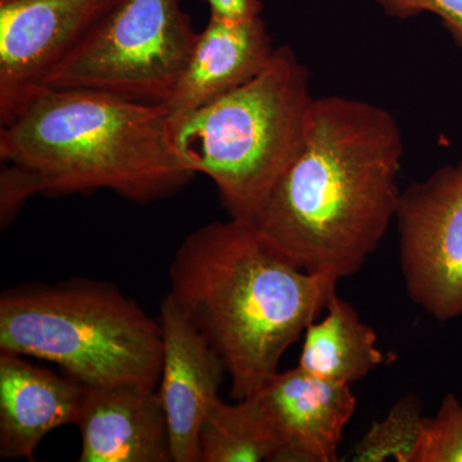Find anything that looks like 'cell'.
Segmentation results:
<instances>
[{
    "instance_id": "cell-1",
    "label": "cell",
    "mask_w": 462,
    "mask_h": 462,
    "mask_svg": "<svg viewBox=\"0 0 462 462\" xmlns=\"http://www.w3.org/2000/svg\"><path fill=\"white\" fill-rule=\"evenodd\" d=\"M402 156L387 109L315 98L302 144L252 221L306 272L355 275L396 220Z\"/></svg>"
},
{
    "instance_id": "cell-2",
    "label": "cell",
    "mask_w": 462,
    "mask_h": 462,
    "mask_svg": "<svg viewBox=\"0 0 462 462\" xmlns=\"http://www.w3.org/2000/svg\"><path fill=\"white\" fill-rule=\"evenodd\" d=\"M169 276L170 296L223 358L236 401L279 372L339 282L306 272L254 221L234 217L193 231Z\"/></svg>"
},
{
    "instance_id": "cell-3",
    "label": "cell",
    "mask_w": 462,
    "mask_h": 462,
    "mask_svg": "<svg viewBox=\"0 0 462 462\" xmlns=\"http://www.w3.org/2000/svg\"><path fill=\"white\" fill-rule=\"evenodd\" d=\"M0 158L29 170L48 196L111 190L135 203L193 180L172 149L162 105L38 87L0 127Z\"/></svg>"
},
{
    "instance_id": "cell-4",
    "label": "cell",
    "mask_w": 462,
    "mask_h": 462,
    "mask_svg": "<svg viewBox=\"0 0 462 462\" xmlns=\"http://www.w3.org/2000/svg\"><path fill=\"white\" fill-rule=\"evenodd\" d=\"M314 100L309 69L282 45L247 83L170 123L173 152L215 182L230 217L252 221L302 144Z\"/></svg>"
},
{
    "instance_id": "cell-5",
    "label": "cell",
    "mask_w": 462,
    "mask_h": 462,
    "mask_svg": "<svg viewBox=\"0 0 462 462\" xmlns=\"http://www.w3.org/2000/svg\"><path fill=\"white\" fill-rule=\"evenodd\" d=\"M0 351L57 364L87 387L156 389L162 329L106 282L23 285L0 298Z\"/></svg>"
},
{
    "instance_id": "cell-6",
    "label": "cell",
    "mask_w": 462,
    "mask_h": 462,
    "mask_svg": "<svg viewBox=\"0 0 462 462\" xmlns=\"http://www.w3.org/2000/svg\"><path fill=\"white\" fill-rule=\"evenodd\" d=\"M197 36L181 0H120L41 87L165 105Z\"/></svg>"
},
{
    "instance_id": "cell-7",
    "label": "cell",
    "mask_w": 462,
    "mask_h": 462,
    "mask_svg": "<svg viewBox=\"0 0 462 462\" xmlns=\"http://www.w3.org/2000/svg\"><path fill=\"white\" fill-rule=\"evenodd\" d=\"M396 221L409 296L437 320L462 315V160L401 191Z\"/></svg>"
},
{
    "instance_id": "cell-8",
    "label": "cell",
    "mask_w": 462,
    "mask_h": 462,
    "mask_svg": "<svg viewBox=\"0 0 462 462\" xmlns=\"http://www.w3.org/2000/svg\"><path fill=\"white\" fill-rule=\"evenodd\" d=\"M120 0L0 2V123Z\"/></svg>"
},
{
    "instance_id": "cell-9",
    "label": "cell",
    "mask_w": 462,
    "mask_h": 462,
    "mask_svg": "<svg viewBox=\"0 0 462 462\" xmlns=\"http://www.w3.org/2000/svg\"><path fill=\"white\" fill-rule=\"evenodd\" d=\"M162 372L158 394L171 438L172 462H200L199 431L227 374L223 358L170 294L161 303Z\"/></svg>"
},
{
    "instance_id": "cell-10",
    "label": "cell",
    "mask_w": 462,
    "mask_h": 462,
    "mask_svg": "<svg viewBox=\"0 0 462 462\" xmlns=\"http://www.w3.org/2000/svg\"><path fill=\"white\" fill-rule=\"evenodd\" d=\"M251 397L278 439L275 462L338 460L343 430L357 404L351 385L296 367L276 373Z\"/></svg>"
},
{
    "instance_id": "cell-11",
    "label": "cell",
    "mask_w": 462,
    "mask_h": 462,
    "mask_svg": "<svg viewBox=\"0 0 462 462\" xmlns=\"http://www.w3.org/2000/svg\"><path fill=\"white\" fill-rule=\"evenodd\" d=\"M80 462H172L165 409L156 389L87 387L80 416Z\"/></svg>"
},
{
    "instance_id": "cell-12",
    "label": "cell",
    "mask_w": 462,
    "mask_h": 462,
    "mask_svg": "<svg viewBox=\"0 0 462 462\" xmlns=\"http://www.w3.org/2000/svg\"><path fill=\"white\" fill-rule=\"evenodd\" d=\"M273 48L260 16L229 21L209 16L165 107L169 123L247 83L272 60Z\"/></svg>"
},
{
    "instance_id": "cell-13",
    "label": "cell",
    "mask_w": 462,
    "mask_h": 462,
    "mask_svg": "<svg viewBox=\"0 0 462 462\" xmlns=\"http://www.w3.org/2000/svg\"><path fill=\"white\" fill-rule=\"evenodd\" d=\"M87 385L0 351V457L33 460L42 438L80 416Z\"/></svg>"
},
{
    "instance_id": "cell-14",
    "label": "cell",
    "mask_w": 462,
    "mask_h": 462,
    "mask_svg": "<svg viewBox=\"0 0 462 462\" xmlns=\"http://www.w3.org/2000/svg\"><path fill=\"white\" fill-rule=\"evenodd\" d=\"M325 310L327 316L305 331L297 367L318 378L351 385L384 363V354L376 346L375 331L361 321L351 303L336 293Z\"/></svg>"
},
{
    "instance_id": "cell-15",
    "label": "cell",
    "mask_w": 462,
    "mask_h": 462,
    "mask_svg": "<svg viewBox=\"0 0 462 462\" xmlns=\"http://www.w3.org/2000/svg\"><path fill=\"white\" fill-rule=\"evenodd\" d=\"M200 462H275L279 443L252 397L218 398L199 431Z\"/></svg>"
},
{
    "instance_id": "cell-16",
    "label": "cell",
    "mask_w": 462,
    "mask_h": 462,
    "mask_svg": "<svg viewBox=\"0 0 462 462\" xmlns=\"http://www.w3.org/2000/svg\"><path fill=\"white\" fill-rule=\"evenodd\" d=\"M424 416L416 396H404L385 416L375 421L363 439L354 447L352 461L413 462Z\"/></svg>"
},
{
    "instance_id": "cell-17",
    "label": "cell",
    "mask_w": 462,
    "mask_h": 462,
    "mask_svg": "<svg viewBox=\"0 0 462 462\" xmlns=\"http://www.w3.org/2000/svg\"><path fill=\"white\" fill-rule=\"evenodd\" d=\"M413 462H462V403L454 394L434 418H424Z\"/></svg>"
},
{
    "instance_id": "cell-18",
    "label": "cell",
    "mask_w": 462,
    "mask_h": 462,
    "mask_svg": "<svg viewBox=\"0 0 462 462\" xmlns=\"http://www.w3.org/2000/svg\"><path fill=\"white\" fill-rule=\"evenodd\" d=\"M387 16L406 18L430 12L442 20L447 32L462 47V0H376Z\"/></svg>"
},
{
    "instance_id": "cell-19",
    "label": "cell",
    "mask_w": 462,
    "mask_h": 462,
    "mask_svg": "<svg viewBox=\"0 0 462 462\" xmlns=\"http://www.w3.org/2000/svg\"><path fill=\"white\" fill-rule=\"evenodd\" d=\"M42 193L38 179L29 170L5 163L0 175V223L7 227L33 194Z\"/></svg>"
},
{
    "instance_id": "cell-20",
    "label": "cell",
    "mask_w": 462,
    "mask_h": 462,
    "mask_svg": "<svg viewBox=\"0 0 462 462\" xmlns=\"http://www.w3.org/2000/svg\"><path fill=\"white\" fill-rule=\"evenodd\" d=\"M211 14L229 21L248 20L260 16L263 5L261 0H203Z\"/></svg>"
},
{
    "instance_id": "cell-21",
    "label": "cell",
    "mask_w": 462,
    "mask_h": 462,
    "mask_svg": "<svg viewBox=\"0 0 462 462\" xmlns=\"http://www.w3.org/2000/svg\"><path fill=\"white\" fill-rule=\"evenodd\" d=\"M0 2H5V0H0Z\"/></svg>"
}]
</instances>
